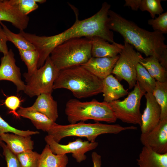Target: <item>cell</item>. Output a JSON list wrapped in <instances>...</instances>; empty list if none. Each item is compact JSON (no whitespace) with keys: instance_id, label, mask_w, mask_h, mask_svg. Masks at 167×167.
Listing matches in <instances>:
<instances>
[{"instance_id":"1f68e13d","label":"cell","mask_w":167,"mask_h":167,"mask_svg":"<svg viewBox=\"0 0 167 167\" xmlns=\"http://www.w3.org/2000/svg\"><path fill=\"white\" fill-rule=\"evenodd\" d=\"M148 24L151 25L154 31H159L162 33H167V12L159 15L155 19L148 20Z\"/></svg>"},{"instance_id":"4dcf8cb0","label":"cell","mask_w":167,"mask_h":167,"mask_svg":"<svg viewBox=\"0 0 167 167\" xmlns=\"http://www.w3.org/2000/svg\"><path fill=\"white\" fill-rule=\"evenodd\" d=\"M8 132L23 136H31L39 133L37 131H22L15 128L10 125L0 116V135Z\"/></svg>"},{"instance_id":"3957f363","label":"cell","mask_w":167,"mask_h":167,"mask_svg":"<svg viewBox=\"0 0 167 167\" xmlns=\"http://www.w3.org/2000/svg\"><path fill=\"white\" fill-rule=\"evenodd\" d=\"M65 88L77 98L96 95L102 92V80L94 75L81 65L60 70L53 90Z\"/></svg>"},{"instance_id":"30bf717a","label":"cell","mask_w":167,"mask_h":167,"mask_svg":"<svg viewBox=\"0 0 167 167\" xmlns=\"http://www.w3.org/2000/svg\"><path fill=\"white\" fill-rule=\"evenodd\" d=\"M45 140L54 154L64 155L72 153L73 157L78 163L85 160L87 158L85 153L95 149L98 145V143L96 141L91 142L83 140L80 138L70 142L67 144H62L55 142L48 135L45 136Z\"/></svg>"},{"instance_id":"8992f818","label":"cell","mask_w":167,"mask_h":167,"mask_svg":"<svg viewBox=\"0 0 167 167\" xmlns=\"http://www.w3.org/2000/svg\"><path fill=\"white\" fill-rule=\"evenodd\" d=\"M65 113L70 124L90 119L96 122L113 123L117 119L108 103L95 99L82 102L76 99H71L66 103Z\"/></svg>"},{"instance_id":"7c38bea8","label":"cell","mask_w":167,"mask_h":167,"mask_svg":"<svg viewBox=\"0 0 167 167\" xmlns=\"http://www.w3.org/2000/svg\"><path fill=\"white\" fill-rule=\"evenodd\" d=\"M15 62L14 54L10 49L1 59L0 81L11 82L16 86L17 92L24 91L25 84L21 79L20 69L16 64Z\"/></svg>"},{"instance_id":"4fadbf2b","label":"cell","mask_w":167,"mask_h":167,"mask_svg":"<svg viewBox=\"0 0 167 167\" xmlns=\"http://www.w3.org/2000/svg\"><path fill=\"white\" fill-rule=\"evenodd\" d=\"M146 107L141 116V134L148 132L156 127L161 120V109L151 93H146Z\"/></svg>"},{"instance_id":"ac0fdd59","label":"cell","mask_w":167,"mask_h":167,"mask_svg":"<svg viewBox=\"0 0 167 167\" xmlns=\"http://www.w3.org/2000/svg\"><path fill=\"white\" fill-rule=\"evenodd\" d=\"M0 137L1 140L6 143L8 148L15 155L33 149L34 142L31 136H23L7 133L0 134Z\"/></svg>"},{"instance_id":"484cf974","label":"cell","mask_w":167,"mask_h":167,"mask_svg":"<svg viewBox=\"0 0 167 167\" xmlns=\"http://www.w3.org/2000/svg\"><path fill=\"white\" fill-rule=\"evenodd\" d=\"M0 24L2 26L8 41L12 42L18 49L23 50L35 49L33 45L19 33H15L11 32L2 22Z\"/></svg>"},{"instance_id":"83f0119b","label":"cell","mask_w":167,"mask_h":167,"mask_svg":"<svg viewBox=\"0 0 167 167\" xmlns=\"http://www.w3.org/2000/svg\"><path fill=\"white\" fill-rule=\"evenodd\" d=\"M21 167H38L40 154L28 150L16 155Z\"/></svg>"},{"instance_id":"6da1fadb","label":"cell","mask_w":167,"mask_h":167,"mask_svg":"<svg viewBox=\"0 0 167 167\" xmlns=\"http://www.w3.org/2000/svg\"><path fill=\"white\" fill-rule=\"evenodd\" d=\"M108 15L107 24L111 30L119 33L124 42L147 57L155 58L167 70V45L165 43V38L163 33L141 28L112 10H109Z\"/></svg>"},{"instance_id":"8d00e7d4","label":"cell","mask_w":167,"mask_h":167,"mask_svg":"<svg viewBox=\"0 0 167 167\" xmlns=\"http://www.w3.org/2000/svg\"><path fill=\"white\" fill-rule=\"evenodd\" d=\"M92 161L93 163V167H101V156L96 152H93L92 154Z\"/></svg>"},{"instance_id":"2e32d148","label":"cell","mask_w":167,"mask_h":167,"mask_svg":"<svg viewBox=\"0 0 167 167\" xmlns=\"http://www.w3.org/2000/svg\"><path fill=\"white\" fill-rule=\"evenodd\" d=\"M91 41L92 57H113L119 54L123 45L115 42L110 44L100 37L94 36L89 38Z\"/></svg>"},{"instance_id":"d6a6232c","label":"cell","mask_w":167,"mask_h":167,"mask_svg":"<svg viewBox=\"0 0 167 167\" xmlns=\"http://www.w3.org/2000/svg\"><path fill=\"white\" fill-rule=\"evenodd\" d=\"M1 147L3 149V154L5 157L7 167H21L16 155L10 150L2 141L1 143Z\"/></svg>"},{"instance_id":"f1b7e54d","label":"cell","mask_w":167,"mask_h":167,"mask_svg":"<svg viewBox=\"0 0 167 167\" xmlns=\"http://www.w3.org/2000/svg\"><path fill=\"white\" fill-rule=\"evenodd\" d=\"M161 0H141L139 9L142 11L149 12L152 19L156 15H160L164 11Z\"/></svg>"},{"instance_id":"44dd1931","label":"cell","mask_w":167,"mask_h":167,"mask_svg":"<svg viewBox=\"0 0 167 167\" xmlns=\"http://www.w3.org/2000/svg\"><path fill=\"white\" fill-rule=\"evenodd\" d=\"M137 161L139 167H167V153L159 154L143 146Z\"/></svg>"},{"instance_id":"8fae6325","label":"cell","mask_w":167,"mask_h":167,"mask_svg":"<svg viewBox=\"0 0 167 167\" xmlns=\"http://www.w3.org/2000/svg\"><path fill=\"white\" fill-rule=\"evenodd\" d=\"M140 140L143 146L156 153H167V118L161 120L150 131L141 134Z\"/></svg>"},{"instance_id":"836d02e7","label":"cell","mask_w":167,"mask_h":167,"mask_svg":"<svg viewBox=\"0 0 167 167\" xmlns=\"http://www.w3.org/2000/svg\"><path fill=\"white\" fill-rule=\"evenodd\" d=\"M21 101L17 96H11L5 100L4 103L6 106L11 110V112L17 117H19L16 111L20 107Z\"/></svg>"},{"instance_id":"4316f807","label":"cell","mask_w":167,"mask_h":167,"mask_svg":"<svg viewBox=\"0 0 167 167\" xmlns=\"http://www.w3.org/2000/svg\"><path fill=\"white\" fill-rule=\"evenodd\" d=\"M21 59L27 66L28 72L24 74L27 75L32 74L38 69L39 55L36 49L23 50L18 49Z\"/></svg>"},{"instance_id":"277c9868","label":"cell","mask_w":167,"mask_h":167,"mask_svg":"<svg viewBox=\"0 0 167 167\" xmlns=\"http://www.w3.org/2000/svg\"><path fill=\"white\" fill-rule=\"evenodd\" d=\"M137 128L134 126L123 127L118 124H104L98 122L87 123L81 121L67 125L56 124L47 132L48 135L58 143L63 138L71 136L85 137L88 141L93 142L97 136L102 134H116L124 131L136 130Z\"/></svg>"},{"instance_id":"603a6c76","label":"cell","mask_w":167,"mask_h":167,"mask_svg":"<svg viewBox=\"0 0 167 167\" xmlns=\"http://www.w3.org/2000/svg\"><path fill=\"white\" fill-rule=\"evenodd\" d=\"M68 162L66 154H54L46 144L40 154L38 167H66Z\"/></svg>"},{"instance_id":"52a82bcc","label":"cell","mask_w":167,"mask_h":167,"mask_svg":"<svg viewBox=\"0 0 167 167\" xmlns=\"http://www.w3.org/2000/svg\"><path fill=\"white\" fill-rule=\"evenodd\" d=\"M59 71L49 56L44 65L32 74L27 75L23 74L26 82L24 92L30 97L44 93H52Z\"/></svg>"},{"instance_id":"f35d334b","label":"cell","mask_w":167,"mask_h":167,"mask_svg":"<svg viewBox=\"0 0 167 167\" xmlns=\"http://www.w3.org/2000/svg\"><path fill=\"white\" fill-rule=\"evenodd\" d=\"M2 141L1 140V139L0 137V147H1V143Z\"/></svg>"},{"instance_id":"d590c367","label":"cell","mask_w":167,"mask_h":167,"mask_svg":"<svg viewBox=\"0 0 167 167\" xmlns=\"http://www.w3.org/2000/svg\"><path fill=\"white\" fill-rule=\"evenodd\" d=\"M141 0H125L124 6L130 7L133 10L137 11L139 8Z\"/></svg>"},{"instance_id":"9c48e42d","label":"cell","mask_w":167,"mask_h":167,"mask_svg":"<svg viewBox=\"0 0 167 167\" xmlns=\"http://www.w3.org/2000/svg\"><path fill=\"white\" fill-rule=\"evenodd\" d=\"M124 43L112 73L115 75L118 80L124 79L126 81L131 89L136 83V66L141 55L136 52L132 45Z\"/></svg>"},{"instance_id":"5b68a950","label":"cell","mask_w":167,"mask_h":167,"mask_svg":"<svg viewBox=\"0 0 167 167\" xmlns=\"http://www.w3.org/2000/svg\"><path fill=\"white\" fill-rule=\"evenodd\" d=\"M91 48L89 38H72L55 47L49 57L54 64L60 71L86 62L92 57Z\"/></svg>"},{"instance_id":"5bb4252c","label":"cell","mask_w":167,"mask_h":167,"mask_svg":"<svg viewBox=\"0 0 167 167\" xmlns=\"http://www.w3.org/2000/svg\"><path fill=\"white\" fill-rule=\"evenodd\" d=\"M119 55L113 57H91L81 65L92 74L103 80L112 73Z\"/></svg>"},{"instance_id":"e0dca14e","label":"cell","mask_w":167,"mask_h":167,"mask_svg":"<svg viewBox=\"0 0 167 167\" xmlns=\"http://www.w3.org/2000/svg\"><path fill=\"white\" fill-rule=\"evenodd\" d=\"M55 122L58 118V105L51 93H44L37 96L33 105L29 107Z\"/></svg>"},{"instance_id":"f546056e","label":"cell","mask_w":167,"mask_h":167,"mask_svg":"<svg viewBox=\"0 0 167 167\" xmlns=\"http://www.w3.org/2000/svg\"><path fill=\"white\" fill-rule=\"evenodd\" d=\"M8 2L23 15H26L39 7L34 0H8Z\"/></svg>"},{"instance_id":"ffe728a7","label":"cell","mask_w":167,"mask_h":167,"mask_svg":"<svg viewBox=\"0 0 167 167\" xmlns=\"http://www.w3.org/2000/svg\"><path fill=\"white\" fill-rule=\"evenodd\" d=\"M16 112L19 117L29 119L36 129L44 131L47 132L57 124L44 114L29 107H20Z\"/></svg>"},{"instance_id":"e575fe53","label":"cell","mask_w":167,"mask_h":167,"mask_svg":"<svg viewBox=\"0 0 167 167\" xmlns=\"http://www.w3.org/2000/svg\"><path fill=\"white\" fill-rule=\"evenodd\" d=\"M7 41L3 28L0 24V52L2 53L3 55L7 54L9 51L7 45Z\"/></svg>"},{"instance_id":"7402d4cb","label":"cell","mask_w":167,"mask_h":167,"mask_svg":"<svg viewBox=\"0 0 167 167\" xmlns=\"http://www.w3.org/2000/svg\"><path fill=\"white\" fill-rule=\"evenodd\" d=\"M139 63L146 69L156 81L161 82H167V70L155 58L150 56L144 58L141 55Z\"/></svg>"},{"instance_id":"9a60e30c","label":"cell","mask_w":167,"mask_h":167,"mask_svg":"<svg viewBox=\"0 0 167 167\" xmlns=\"http://www.w3.org/2000/svg\"><path fill=\"white\" fill-rule=\"evenodd\" d=\"M29 17L22 13L16 8L10 4L8 0H0V22L11 23L20 31L26 29Z\"/></svg>"},{"instance_id":"ba28073f","label":"cell","mask_w":167,"mask_h":167,"mask_svg":"<svg viewBox=\"0 0 167 167\" xmlns=\"http://www.w3.org/2000/svg\"><path fill=\"white\" fill-rule=\"evenodd\" d=\"M146 93L140 88L137 82L132 91L122 101L117 100L108 103L117 119L128 124L141 125V100Z\"/></svg>"},{"instance_id":"d6986e66","label":"cell","mask_w":167,"mask_h":167,"mask_svg":"<svg viewBox=\"0 0 167 167\" xmlns=\"http://www.w3.org/2000/svg\"><path fill=\"white\" fill-rule=\"evenodd\" d=\"M104 101L109 103L118 100L128 94L127 90L112 75L102 80V89Z\"/></svg>"},{"instance_id":"cb8c5ba5","label":"cell","mask_w":167,"mask_h":167,"mask_svg":"<svg viewBox=\"0 0 167 167\" xmlns=\"http://www.w3.org/2000/svg\"><path fill=\"white\" fill-rule=\"evenodd\" d=\"M136 80L140 88L143 91L146 93H152L155 87L156 80L139 63L136 66Z\"/></svg>"},{"instance_id":"d4e9b609","label":"cell","mask_w":167,"mask_h":167,"mask_svg":"<svg viewBox=\"0 0 167 167\" xmlns=\"http://www.w3.org/2000/svg\"><path fill=\"white\" fill-rule=\"evenodd\" d=\"M152 94L161 108V120L167 118V82H161L156 81Z\"/></svg>"},{"instance_id":"74e56055","label":"cell","mask_w":167,"mask_h":167,"mask_svg":"<svg viewBox=\"0 0 167 167\" xmlns=\"http://www.w3.org/2000/svg\"><path fill=\"white\" fill-rule=\"evenodd\" d=\"M34 1L37 4L38 3L42 4L45 2L46 1L45 0H34Z\"/></svg>"},{"instance_id":"7a4b0ae2","label":"cell","mask_w":167,"mask_h":167,"mask_svg":"<svg viewBox=\"0 0 167 167\" xmlns=\"http://www.w3.org/2000/svg\"><path fill=\"white\" fill-rule=\"evenodd\" d=\"M110 4L104 2L100 9L92 16L82 20L76 18L70 28L53 36L57 46L68 40L76 38L96 36L111 43L114 42L113 32L108 26V13Z\"/></svg>"}]
</instances>
